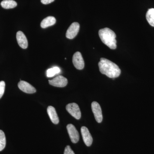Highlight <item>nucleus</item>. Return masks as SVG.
Listing matches in <instances>:
<instances>
[{
	"label": "nucleus",
	"instance_id": "f257e3e1",
	"mask_svg": "<svg viewBox=\"0 0 154 154\" xmlns=\"http://www.w3.org/2000/svg\"><path fill=\"white\" fill-rule=\"evenodd\" d=\"M98 65L102 74L111 79L117 78L121 74V70L116 64L105 58L100 59Z\"/></svg>",
	"mask_w": 154,
	"mask_h": 154
},
{
	"label": "nucleus",
	"instance_id": "f03ea898",
	"mask_svg": "<svg viewBox=\"0 0 154 154\" xmlns=\"http://www.w3.org/2000/svg\"><path fill=\"white\" fill-rule=\"evenodd\" d=\"M99 35L102 42L111 49L116 48V35L110 28H105L100 29Z\"/></svg>",
	"mask_w": 154,
	"mask_h": 154
},
{
	"label": "nucleus",
	"instance_id": "7ed1b4c3",
	"mask_svg": "<svg viewBox=\"0 0 154 154\" xmlns=\"http://www.w3.org/2000/svg\"><path fill=\"white\" fill-rule=\"evenodd\" d=\"M66 109L73 116L77 119H79L81 117V112L79 105L75 103H69L66 105Z\"/></svg>",
	"mask_w": 154,
	"mask_h": 154
},
{
	"label": "nucleus",
	"instance_id": "20e7f679",
	"mask_svg": "<svg viewBox=\"0 0 154 154\" xmlns=\"http://www.w3.org/2000/svg\"><path fill=\"white\" fill-rule=\"evenodd\" d=\"M92 111L94 113V117L98 123H101L103 119L102 109L98 102H94L91 104Z\"/></svg>",
	"mask_w": 154,
	"mask_h": 154
},
{
	"label": "nucleus",
	"instance_id": "39448f33",
	"mask_svg": "<svg viewBox=\"0 0 154 154\" xmlns=\"http://www.w3.org/2000/svg\"><path fill=\"white\" fill-rule=\"evenodd\" d=\"M48 82L50 85L58 88H63L68 84L67 79L62 75L57 76L52 80H49Z\"/></svg>",
	"mask_w": 154,
	"mask_h": 154
},
{
	"label": "nucleus",
	"instance_id": "423d86ee",
	"mask_svg": "<svg viewBox=\"0 0 154 154\" xmlns=\"http://www.w3.org/2000/svg\"><path fill=\"white\" fill-rule=\"evenodd\" d=\"M66 128L72 142L74 143H78L79 140V134L74 125L71 124H68Z\"/></svg>",
	"mask_w": 154,
	"mask_h": 154
},
{
	"label": "nucleus",
	"instance_id": "0eeeda50",
	"mask_svg": "<svg viewBox=\"0 0 154 154\" xmlns=\"http://www.w3.org/2000/svg\"><path fill=\"white\" fill-rule=\"evenodd\" d=\"M72 62L75 67L78 69H83L85 67L84 59L81 53L79 51L75 53L73 56Z\"/></svg>",
	"mask_w": 154,
	"mask_h": 154
},
{
	"label": "nucleus",
	"instance_id": "6e6552de",
	"mask_svg": "<svg viewBox=\"0 0 154 154\" xmlns=\"http://www.w3.org/2000/svg\"><path fill=\"white\" fill-rule=\"evenodd\" d=\"M80 29L79 24L74 22L69 26L66 33V37L69 39H72L77 36Z\"/></svg>",
	"mask_w": 154,
	"mask_h": 154
},
{
	"label": "nucleus",
	"instance_id": "1a4fd4ad",
	"mask_svg": "<svg viewBox=\"0 0 154 154\" xmlns=\"http://www.w3.org/2000/svg\"><path fill=\"white\" fill-rule=\"evenodd\" d=\"M18 85L19 89L24 93L28 94H32L36 93V89L29 83L25 81H20L18 83Z\"/></svg>",
	"mask_w": 154,
	"mask_h": 154
},
{
	"label": "nucleus",
	"instance_id": "9d476101",
	"mask_svg": "<svg viewBox=\"0 0 154 154\" xmlns=\"http://www.w3.org/2000/svg\"><path fill=\"white\" fill-rule=\"evenodd\" d=\"M81 133L82 136L83 140L86 145L88 146H90L93 143V139L89 130L86 127H82L81 128Z\"/></svg>",
	"mask_w": 154,
	"mask_h": 154
},
{
	"label": "nucleus",
	"instance_id": "9b49d317",
	"mask_svg": "<svg viewBox=\"0 0 154 154\" xmlns=\"http://www.w3.org/2000/svg\"><path fill=\"white\" fill-rule=\"evenodd\" d=\"M17 39L20 47L26 49L28 47V42L26 36L22 31H19L17 33Z\"/></svg>",
	"mask_w": 154,
	"mask_h": 154
},
{
	"label": "nucleus",
	"instance_id": "f8f14e48",
	"mask_svg": "<svg viewBox=\"0 0 154 154\" xmlns=\"http://www.w3.org/2000/svg\"><path fill=\"white\" fill-rule=\"evenodd\" d=\"M47 113L51 120L54 124H57L59 122V119L54 107L53 106H48L47 108Z\"/></svg>",
	"mask_w": 154,
	"mask_h": 154
},
{
	"label": "nucleus",
	"instance_id": "ddd939ff",
	"mask_svg": "<svg viewBox=\"0 0 154 154\" xmlns=\"http://www.w3.org/2000/svg\"><path fill=\"white\" fill-rule=\"evenodd\" d=\"M56 20L54 17L50 16L45 18L42 21L41 27L42 28H47L50 26H52L55 24Z\"/></svg>",
	"mask_w": 154,
	"mask_h": 154
},
{
	"label": "nucleus",
	"instance_id": "4468645a",
	"mask_svg": "<svg viewBox=\"0 0 154 154\" xmlns=\"http://www.w3.org/2000/svg\"><path fill=\"white\" fill-rule=\"evenodd\" d=\"M1 5L4 8L9 9L16 8L17 4L14 0H4L1 2Z\"/></svg>",
	"mask_w": 154,
	"mask_h": 154
},
{
	"label": "nucleus",
	"instance_id": "2eb2a0df",
	"mask_svg": "<svg viewBox=\"0 0 154 154\" xmlns=\"http://www.w3.org/2000/svg\"><path fill=\"white\" fill-rule=\"evenodd\" d=\"M146 19L150 25L154 27V9H149L146 14Z\"/></svg>",
	"mask_w": 154,
	"mask_h": 154
},
{
	"label": "nucleus",
	"instance_id": "dca6fc26",
	"mask_svg": "<svg viewBox=\"0 0 154 154\" xmlns=\"http://www.w3.org/2000/svg\"><path fill=\"white\" fill-rule=\"evenodd\" d=\"M60 72V69L58 67H54L52 68L48 69L47 71V76L48 78L54 76L55 75L59 73Z\"/></svg>",
	"mask_w": 154,
	"mask_h": 154
},
{
	"label": "nucleus",
	"instance_id": "f3484780",
	"mask_svg": "<svg viewBox=\"0 0 154 154\" xmlns=\"http://www.w3.org/2000/svg\"><path fill=\"white\" fill-rule=\"evenodd\" d=\"M6 140L5 135L2 131L0 130V151H2L5 147Z\"/></svg>",
	"mask_w": 154,
	"mask_h": 154
},
{
	"label": "nucleus",
	"instance_id": "a211bd4d",
	"mask_svg": "<svg viewBox=\"0 0 154 154\" xmlns=\"http://www.w3.org/2000/svg\"><path fill=\"white\" fill-rule=\"evenodd\" d=\"M5 88V83L4 81H1L0 82V99L4 95Z\"/></svg>",
	"mask_w": 154,
	"mask_h": 154
},
{
	"label": "nucleus",
	"instance_id": "6ab92c4d",
	"mask_svg": "<svg viewBox=\"0 0 154 154\" xmlns=\"http://www.w3.org/2000/svg\"><path fill=\"white\" fill-rule=\"evenodd\" d=\"M64 154H75L69 146H67L65 149Z\"/></svg>",
	"mask_w": 154,
	"mask_h": 154
},
{
	"label": "nucleus",
	"instance_id": "aec40b11",
	"mask_svg": "<svg viewBox=\"0 0 154 154\" xmlns=\"http://www.w3.org/2000/svg\"><path fill=\"white\" fill-rule=\"evenodd\" d=\"M54 0H41L42 3L44 5H48L54 2Z\"/></svg>",
	"mask_w": 154,
	"mask_h": 154
}]
</instances>
